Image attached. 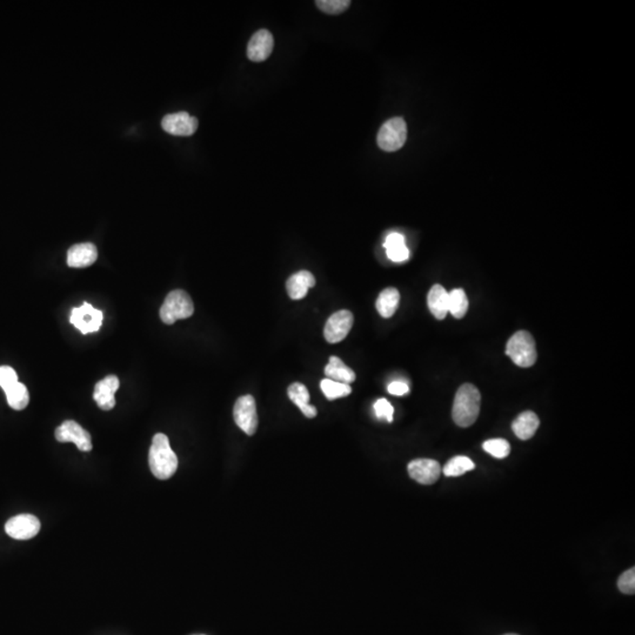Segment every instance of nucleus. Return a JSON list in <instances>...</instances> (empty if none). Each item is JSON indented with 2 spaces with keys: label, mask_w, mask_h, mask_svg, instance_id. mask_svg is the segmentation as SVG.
<instances>
[{
  "label": "nucleus",
  "mask_w": 635,
  "mask_h": 635,
  "mask_svg": "<svg viewBox=\"0 0 635 635\" xmlns=\"http://www.w3.org/2000/svg\"><path fill=\"white\" fill-rule=\"evenodd\" d=\"M618 587L623 594H634L635 593V568L632 567L629 570L623 572L618 579Z\"/></svg>",
  "instance_id": "c85d7f7f"
},
{
  "label": "nucleus",
  "mask_w": 635,
  "mask_h": 635,
  "mask_svg": "<svg viewBox=\"0 0 635 635\" xmlns=\"http://www.w3.org/2000/svg\"><path fill=\"white\" fill-rule=\"evenodd\" d=\"M54 437L59 442H73V444H76L78 449L83 451V452H89L92 449L91 435H89L86 429H83L76 421H64L56 429Z\"/></svg>",
  "instance_id": "6e6552de"
},
{
  "label": "nucleus",
  "mask_w": 635,
  "mask_h": 635,
  "mask_svg": "<svg viewBox=\"0 0 635 635\" xmlns=\"http://www.w3.org/2000/svg\"><path fill=\"white\" fill-rule=\"evenodd\" d=\"M506 354L510 356L514 364L519 367H530L537 361L535 341L530 333L519 331L513 336L506 346Z\"/></svg>",
  "instance_id": "20e7f679"
},
{
  "label": "nucleus",
  "mask_w": 635,
  "mask_h": 635,
  "mask_svg": "<svg viewBox=\"0 0 635 635\" xmlns=\"http://www.w3.org/2000/svg\"><path fill=\"white\" fill-rule=\"evenodd\" d=\"M320 387H321V391H323L325 397L327 398L328 400H336L339 398L347 397L352 392V389H351L349 385L336 383V381L331 380L327 378L324 380H321Z\"/></svg>",
  "instance_id": "a878e982"
},
{
  "label": "nucleus",
  "mask_w": 635,
  "mask_h": 635,
  "mask_svg": "<svg viewBox=\"0 0 635 635\" xmlns=\"http://www.w3.org/2000/svg\"><path fill=\"white\" fill-rule=\"evenodd\" d=\"M482 396L472 384H464L458 389L454 398L452 417L458 426L469 427L477 421L480 413Z\"/></svg>",
  "instance_id": "f03ea898"
},
{
  "label": "nucleus",
  "mask_w": 635,
  "mask_h": 635,
  "mask_svg": "<svg viewBox=\"0 0 635 635\" xmlns=\"http://www.w3.org/2000/svg\"><path fill=\"white\" fill-rule=\"evenodd\" d=\"M119 385L120 383L118 376L114 374L106 376L105 379L97 383L94 387V399L101 409L109 411L116 406L114 394L119 389Z\"/></svg>",
  "instance_id": "4468645a"
},
{
  "label": "nucleus",
  "mask_w": 635,
  "mask_h": 635,
  "mask_svg": "<svg viewBox=\"0 0 635 635\" xmlns=\"http://www.w3.org/2000/svg\"><path fill=\"white\" fill-rule=\"evenodd\" d=\"M316 5L323 12L327 13V14H340L349 8L351 1L349 0H319V1H316Z\"/></svg>",
  "instance_id": "cd10ccee"
},
{
  "label": "nucleus",
  "mask_w": 635,
  "mask_h": 635,
  "mask_svg": "<svg viewBox=\"0 0 635 635\" xmlns=\"http://www.w3.org/2000/svg\"><path fill=\"white\" fill-rule=\"evenodd\" d=\"M469 311V299L465 291L457 288L449 293V312L457 319H462Z\"/></svg>",
  "instance_id": "b1692460"
},
{
  "label": "nucleus",
  "mask_w": 635,
  "mask_h": 635,
  "mask_svg": "<svg viewBox=\"0 0 635 635\" xmlns=\"http://www.w3.org/2000/svg\"><path fill=\"white\" fill-rule=\"evenodd\" d=\"M162 130L178 137H190L198 129V119L187 112L167 114L162 122Z\"/></svg>",
  "instance_id": "9b49d317"
},
{
  "label": "nucleus",
  "mask_w": 635,
  "mask_h": 635,
  "mask_svg": "<svg viewBox=\"0 0 635 635\" xmlns=\"http://www.w3.org/2000/svg\"><path fill=\"white\" fill-rule=\"evenodd\" d=\"M5 530L11 538L17 540H29L39 533L41 521L31 514H21L6 522Z\"/></svg>",
  "instance_id": "9d476101"
},
{
  "label": "nucleus",
  "mask_w": 635,
  "mask_h": 635,
  "mask_svg": "<svg viewBox=\"0 0 635 635\" xmlns=\"http://www.w3.org/2000/svg\"><path fill=\"white\" fill-rule=\"evenodd\" d=\"M353 314L347 310H341L330 316L325 325V339L330 344L340 343L348 336L353 326Z\"/></svg>",
  "instance_id": "1a4fd4ad"
},
{
  "label": "nucleus",
  "mask_w": 635,
  "mask_h": 635,
  "mask_svg": "<svg viewBox=\"0 0 635 635\" xmlns=\"http://www.w3.org/2000/svg\"><path fill=\"white\" fill-rule=\"evenodd\" d=\"M195 305L193 301L182 290H174L165 298L160 308V319L166 325H172L180 319H187L193 316Z\"/></svg>",
  "instance_id": "7ed1b4c3"
},
{
  "label": "nucleus",
  "mask_w": 635,
  "mask_h": 635,
  "mask_svg": "<svg viewBox=\"0 0 635 635\" xmlns=\"http://www.w3.org/2000/svg\"><path fill=\"white\" fill-rule=\"evenodd\" d=\"M5 393L8 398V406L11 409L21 411V409H26V406L29 405L30 394L28 387L19 381L11 386L10 389H6Z\"/></svg>",
  "instance_id": "5701e85b"
},
{
  "label": "nucleus",
  "mask_w": 635,
  "mask_h": 635,
  "mask_svg": "<svg viewBox=\"0 0 635 635\" xmlns=\"http://www.w3.org/2000/svg\"><path fill=\"white\" fill-rule=\"evenodd\" d=\"M316 285V278L311 272L299 271L291 275L286 281L288 296L293 300L303 299L308 290Z\"/></svg>",
  "instance_id": "dca6fc26"
},
{
  "label": "nucleus",
  "mask_w": 635,
  "mask_h": 635,
  "mask_svg": "<svg viewBox=\"0 0 635 635\" xmlns=\"http://www.w3.org/2000/svg\"><path fill=\"white\" fill-rule=\"evenodd\" d=\"M151 472L159 480H167L177 472L178 458L165 434H155L149 453Z\"/></svg>",
  "instance_id": "f257e3e1"
},
{
  "label": "nucleus",
  "mask_w": 635,
  "mask_h": 635,
  "mask_svg": "<svg viewBox=\"0 0 635 635\" xmlns=\"http://www.w3.org/2000/svg\"><path fill=\"white\" fill-rule=\"evenodd\" d=\"M475 465L474 462L469 459V458L464 457V455H458V457H454L449 460L444 469H442V472L445 474L446 477H459V475H462V474L466 473V472H469L474 469Z\"/></svg>",
  "instance_id": "393cba45"
},
{
  "label": "nucleus",
  "mask_w": 635,
  "mask_h": 635,
  "mask_svg": "<svg viewBox=\"0 0 635 635\" xmlns=\"http://www.w3.org/2000/svg\"><path fill=\"white\" fill-rule=\"evenodd\" d=\"M288 398L299 407L306 418L316 417V409L314 406L310 405V393L305 385L301 383H293L288 389Z\"/></svg>",
  "instance_id": "aec40b11"
},
{
  "label": "nucleus",
  "mask_w": 635,
  "mask_h": 635,
  "mask_svg": "<svg viewBox=\"0 0 635 635\" xmlns=\"http://www.w3.org/2000/svg\"><path fill=\"white\" fill-rule=\"evenodd\" d=\"M409 477L421 485H433L440 477L441 466L432 459H416L409 462Z\"/></svg>",
  "instance_id": "f8f14e48"
},
{
  "label": "nucleus",
  "mask_w": 635,
  "mask_h": 635,
  "mask_svg": "<svg viewBox=\"0 0 635 635\" xmlns=\"http://www.w3.org/2000/svg\"><path fill=\"white\" fill-rule=\"evenodd\" d=\"M407 139V125L402 118H392L381 126L376 142L381 150L394 152L400 150Z\"/></svg>",
  "instance_id": "39448f33"
},
{
  "label": "nucleus",
  "mask_w": 635,
  "mask_h": 635,
  "mask_svg": "<svg viewBox=\"0 0 635 635\" xmlns=\"http://www.w3.org/2000/svg\"><path fill=\"white\" fill-rule=\"evenodd\" d=\"M540 425L538 416L535 413L526 411L521 413L512 424V429L514 434L521 439V440H528L535 435L537 429Z\"/></svg>",
  "instance_id": "f3484780"
},
{
  "label": "nucleus",
  "mask_w": 635,
  "mask_h": 635,
  "mask_svg": "<svg viewBox=\"0 0 635 635\" xmlns=\"http://www.w3.org/2000/svg\"><path fill=\"white\" fill-rule=\"evenodd\" d=\"M482 449L497 459H504V458L508 457L510 453V444L505 439H491V440L485 441Z\"/></svg>",
  "instance_id": "bb28decb"
},
{
  "label": "nucleus",
  "mask_w": 635,
  "mask_h": 635,
  "mask_svg": "<svg viewBox=\"0 0 635 635\" xmlns=\"http://www.w3.org/2000/svg\"><path fill=\"white\" fill-rule=\"evenodd\" d=\"M387 389L392 396H397V397H402L409 392V385L404 381H393L389 385Z\"/></svg>",
  "instance_id": "2f4dec72"
},
{
  "label": "nucleus",
  "mask_w": 635,
  "mask_h": 635,
  "mask_svg": "<svg viewBox=\"0 0 635 635\" xmlns=\"http://www.w3.org/2000/svg\"><path fill=\"white\" fill-rule=\"evenodd\" d=\"M233 417L239 429L247 435H253L258 429V414L255 398L244 396L235 401Z\"/></svg>",
  "instance_id": "423d86ee"
},
{
  "label": "nucleus",
  "mask_w": 635,
  "mask_h": 635,
  "mask_svg": "<svg viewBox=\"0 0 635 635\" xmlns=\"http://www.w3.org/2000/svg\"><path fill=\"white\" fill-rule=\"evenodd\" d=\"M505 635H518V634H505Z\"/></svg>",
  "instance_id": "473e14b6"
},
{
  "label": "nucleus",
  "mask_w": 635,
  "mask_h": 635,
  "mask_svg": "<svg viewBox=\"0 0 635 635\" xmlns=\"http://www.w3.org/2000/svg\"><path fill=\"white\" fill-rule=\"evenodd\" d=\"M17 383H18V376H17L16 371L10 366H1L0 367V387L6 391Z\"/></svg>",
  "instance_id": "7c9ffc66"
},
{
  "label": "nucleus",
  "mask_w": 635,
  "mask_h": 635,
  "mask_svg": "<svg viewBox=\"0 0 635 635\" xmlns=\"http://www.w3.org/2000/svg\"><path fill=\"white\" fill-rule=\"evenodd\" d=\"M97 258V247L92 243L77 244L67 251V265L72 268H89Z\"/></svg>",
  "instance_id": "2eb2a0df"
},
{
  "label": "nucleus",
  "mask_w": 635,
  "mask_h": 635,
  "mask_svg": "<svg viewBox=\"0 0 635 635\" xmlns=\"http://www.w3.org/2000/svg\"><path fill=\"white\" fill-rule=\"evenodd\" d=\"M384 247L386 248V255L394 263H402L409 258V251L405 237L398 232H392L386 237Z\"/></svg>",
  "instance_id": "412c9836"
},
{
  "label": "nucleus",
  "mask_w": 635,
  "mask_h": 635,
  "mask_svg": "<svg viewBox=\"0 0 635 635\" xmlns=\"http://www.w3.org/2000/svg\"><path fill=\"white\" fill-rule=\"evenodd\" d=\"M273 36L268 30H259L250 39L247 46V57L255 63H261L271 56L273 51Z\"/></svg>",
  "instance_id": "ddd939ff"
},
{
  "label": "nucleus",
  "mask_w": 635,
  "mask_h": 635,
  "mask_svg": "<svg viewBox=\"0 0 635 635\" xmlns=\"http://www.w3.org/2000/svg\"><path fill=\"white\" fill-rule=\"evenodd\" d=\"M69 323L74 325L83 334L98 332L103 323V312L84 303L80 308H74L71 311Z\"/></svg>",
  "instance_id": "0eeeda50"
},
{
  "label": "nucleus",
  "mask_w": 635,
  "mask_h": 635,
  "mask_svg": "<svg viewBox=\"0 0 635 635\" xmlns=\"http://www.w3.org/2000/svg\"><path fill=\"white\" fill-rule=\"evenodd\" d=\"M400 293L397 288H385L376 299V308L383 318H391L397 311Z\"/></svg>",
  "instance_id": "4be33fe9"
},
{
  "label": "nucleus",
  "mask_w": 635,
  "mask_h": 635,
  "mask_svg": "<svg viewBox=\"0 0 635 635\" xmlns=\"http://www.w3.org/2000/svg\"><path fill=\"white\" fill-rule=\"evenodd\" d=\"M374 412L378 419H385V420L392 422L394 409L392 405L389 404V400L386 399H379L374 404Z\"/></svg>",
  "instance_id": "c756f323"
},
{
  "label": "nucleus",
  "mask_w": 635,
  "mask_h": 635,
  "mask_svg": "<svg viewBox=\"0 0 635 635\" xmlns=\"http://www.w3.org/2000/svg\"><path fill=\"white\" fill-rule=\"evenodd\" d=\"M427 303L429 311L437 319H445L449 313V292L441 285H434L429 290Z\"/></svg>",
  "instance_id": "a211bd4d"
},
{
  "label": "nucleus",
  "mask_w": 635,
  "mask_h": 635,
  "mask_svg": "<svg viewBox=\"0 0 635 635\" xmlns=\"http://www.w3.org/2000/svg\"><path fill=\"white\" fill-rule=\"evenodd\" d=\"M325 376L327 379L341 384L351 385L356 380V373L346 366L338 356L330 358L328 364L325 367Z\"/></svg>",
  "instance_id": "6ab92c4d"
}]
</instances>
